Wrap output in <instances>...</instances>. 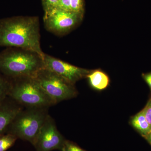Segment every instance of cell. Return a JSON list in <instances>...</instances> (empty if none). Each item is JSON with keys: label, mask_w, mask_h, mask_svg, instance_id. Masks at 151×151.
<instances>
[{"label": "cell", "mask_w": 151, "mask_h": 151, "mask_svg": "<svg viewBox=\"0 0 151 151\" xmlns=\"http://www.w3.org/2000/svg\"><path fill=\"white\" fill-rule=\"evenodd\" d=\"M37 17L17 16L0 20V46L36 52L43 58Z\"/></svg>", "instance_id": "cell-1"}, {"label": "cell", "mask_w": 151, "mask_h": 151, "mask_svg": "<svg viewBox=\"0 0 151 151\" xmlns=\"http://www.w3.org/2000/svg\"><path fill=\"white\" fill-rule=\"evenodd\" d=\"M44 67L43 58L36 52L12 47L0 52V72L9 79L35 77Z\"/></svg>", "instance_id": "cell-2"}, {"label": "cell", "mask_w": 151, "mask_h": 151, "mask_svg": "<svg viewBox=\"0 0 151 151\" xmlns=\"http://www.w3.org/2000/svg\"><path fill=\"white\" fill-rule=\"evenodd\" d=\"M8 97L25 108H50L56 105L44 91L35 77L10 79Z\"/></svg>", "instance_id": "cell-3"}, {"label": "cell", "mask_w": 151, "mask_h": 151, "mask_svg": "<svg viewBox=\"0 0 151 151\" xmlns=\"http://www.w3.org/2000/svg\"><path fill=\"white\" fill-rule=\"evenodd\" d=\"M49 108H24L20 111L9 127L6 133L27 141L34 146L48 114Z\"/></svg>", "instance_id": "cell-4"}, {"label": "cell", "mask_w": 151, "mask_h": 151, "mask_svg": "<svg viewBox=\"0 0 151 151\" xmlns=\"http://www.w3.org/2000/svg\"><path fill=\"white\" fill-rule=\"evenodd\" d=\"M35 78L55 104L76 97L78 94L74 84L45 67Z\"/></svg>", "instance_id": "cell-5"}, {"label": "cell", "mask_w": 151, "mask_h": 151, "mask_svg": "<svg viewBox=\"0 0 151 151\" xmlns=\"http://www.w3.org/2000/svg\"><path fill=\"white\" fill-rule=\"evenodd\" d=\"M83 18L79 14L58 7L44 13V24L50 32L63 35L73 29Z\"/></svg>", "instance_id": "cell-6"}, {"label": "cell", "mask_w": 151, "mask_h": 151, "mask_svg": "<svg viewBox=\"0 0 151 151\" xmlns=\"http://www.w3.org/2000/svg\"><path fill=\"white\" fill-rule=\"evenodd\" d=\"M66 140L58 130L54 120L49 115L41 129L34 147L36 151L61 150Z\"/></svg>", "instance_id": "cell-7"}, {"label": "cell", "mask_w": 151, "mask_h": 151, "mask_svg": "<svg viewBox=\"0 0 151 151\" xmlns=\"http://www.w3.org/2000/svg\"><path fill=\"white\" fill-rule=\"evenodd\" d=\"M43 61L45 68L56 73L73 84L77 81L86 77L91 71L71 65L45 53Z\"/></svg>", "instance_id": "cell-8"}, {"label": "cell", "mask_w": 151, "mask_h": 151, "mask_svg": "<svg viewBox=\"0 0 151 151\" xmlns=\"http://www.w3.org/2000/svg\"><path fill=\"white\" fill-rule=\"evenodd\" d=\"M24 108L9 97L0 103V136L7 133L12 122Z\"/></svg>", "instance_id": "cell-9"}, {"label": "cell", "mask_w": 151, "mask_h": 151, "mask_svg": "<svg viewBox=\"0 0 151 151\" xmlns=\"http://www.w3.org/2000/svg\"><path fill=\"white\" fill-rule=\"evenodd\" d=\"M91 86L98 90L106 89L110 83L108 75L102 70H91L86 76Z\"/></svg>", "instance_id": "cell-10"}, {"label": "cell", "mask_w": 151, "mask_h": 151, "mask_svg": "<svg viewBox=\"0 0 151 151\" xmlns=\"http://www.w3.org/2000/svg\"><path fill=\"white\" fill-rule=\"evenodd\" d=\"M131 124L144 137L151 133V126L147 121L143 110L132 118Z\"/></svg>", "instance_id": "cell-11"}, {"label": "cell", "mask_w": 151, "mask_h": 151, "mask_svg": "<svg viewBox=\"0 0 151 151\" xmlns=\"http://www.w3.org/2000/svg\"><path fill=\"white\" fill-rule=\"evenodd\" d=\"M59 7L84 16V0H60Z\"/></svg>", "instance_id": "cell-12"}, {"label": "cell", "mask_w": 151, "mask_h": 151, "mask_svg": "<svg viewBox=\"0 0 151 151\" xmlns=\"http://www.w3.org/2000/svg\"><path fill=\"white\" fill-rule=\"evenodd\" d=\"M18 138L15 135L6 133L0 136V151H6L12 147Z\"/></svg>", "instance_id": "cell-13"}, {"label": "cell", "mask_w": 151, "mask_h": 151, "mask_svg": "<svg viewBox=\"0 0 151 151\" xmlns=\"http://www.w3.org/2000/svg\"><path fill=\"white\" fill-rule=\"evenodd\" d=\"M11 81L0 72V103L8 97Z\"/></svg>", "instance_id": "cell-14"}, {"label": "cell", "mask_w": 151, "mask_h": 151, "mask_svg": "<svg viewBox=\"0 0 151 151\" xmlns=\"http://www.w3.org/2000/svg\"><path fill=\"white\" fill-rule=\"evenodd\" d=\"M44 13L59 7L60 0H41Z\"/></svg>", "instance_id": "cell-15"}, {"label": "cell", "mask_w": 151, "mask_h": 151, "mask_svg": "<svg viewBox=\"0 0 151 151\" xmlns=\"http://www.w3.org/2000/svg\"><path fill=\"white\" fill-rule=\"evenodd\" d=\"M62 151H86L70 141L66 140Z\"/></svg>", "instance_id": "cell-16"}, {"label": "cell", "mask_w": 151, "mask_h": 151, "mask_svg": "<svg viewBox=\"0 0 151 151\" xmlns=\"http://www.w3.org/2000/svg\"><path fill=\"white\" fill-rule=\"evenodd\" d=\"M143 110L146 119L151 127V97Z\"/></svg>", "instance_id": "cell-17"}, {"label": "cell", "mask_w": 151, "mask_h": 151, "mask_svg": "<svg viewBox=\"0 0 151 151\" xmlns=\"http://www.w3.org/2000/svg\"><path fill=\"white\" fill-rule=\"evenodd\" d=\"M143 78H144L146 83L147 84L151 90V72L148 73H143Z\"/></svg>", "instance_id": "cell-18"}, {"label": "cell", "mask_w": 151, "mask_h": 151, "mask_svg": "<svg viewBox=\"0 0 151 151\" xmlns=\"http://www.w3.org/2000/svg\"><path fill=\"white\" fill-rule=\"evenodd\" d=\"M144 138L148 141V142L150 143V145H151V133L150 134L147 135V136H146V137Z\"/></svg>", "instance_id": "cell-19"}]
</instances>
